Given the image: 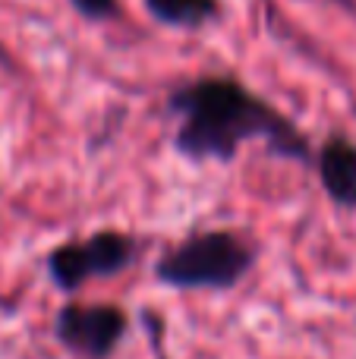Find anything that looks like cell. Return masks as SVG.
Wrapping results in <instances>:
<instances>
[{
  "mask_svg": "<svg viewBox=\"0 0 356 359\" xmlns=\"http://www.w3.org/2000/svg\"><path fill=\"white\" fill-rule=\"evenodd\" d=\"M142 252V240L126 230L104 227L88 236L63 240L54 246L44 259L50 284L60 293H79L92 280H107L123 274L126 268L136 265Z\"/></svg>",
  "mask_w": 356,
  "mask_h": 359,
  "instance_id": "cell-3",
  "label": "cell"
},
{
  "mask_svg": "<svg viewBox=\"0 0 356 359\" xmlns=\"http://www.w3.org/2000/svg\"><path fill=\"white\" fill-rule=\"evenodd\" d=\"M142 6L158 25L183 32L205 29L224 16L221 0H142Z\"/></svg>",
  "mask_w": 356,
  "mask_h": 359,
  "instance_id": "cell-6",
  "label": "cell"
},
{
  "mask_svg": "<svg viewBox=\"0 0 356 359\" xmlns=\"http://www.w3.org/2000/svg\"><path fill=\"white\" fill-rule=\"evenodd\" d=\"M69 6L88 22H111V19L123 16L120 0H69Z\"/></svg>",
  "mask_w": 356,
  "mask_h": 359,
  "instance_id": "cell-7",
  "label": "cell"
},
{
  "mask_svg": "<svg viewBox=\"0 0 356 359\" xmlns=\"http://www.w3.org/2000/svg\"><path fill=\"white\" fill-rule=\"evenodd\" d=\"M54 341L76 359H111L130 331V316L117 303L69 299L54 316Z\"/></svg>",
  "mask_w": 356,
  "mask_h": 359,
  "instance_id": "cell-4",
  "label": "cell"
},
{
  "mask_svg": "<svg viewBox=\"0 0 356 359\" xmlns=\"http://www.w3.org/2000/svg\"><path fill=\"white\" fill-rule=\"evenodd\" d=\"M259 249L237 230H199L164 249L151 265L158 284L170 290H233L256 268Z\"/></svg>",
  "mask_w": 356,
  "mask_h": 359,
  "instance_id": "cell-2",
  "label": "cell"
},
{
  "mask_svg": "<svg viewBox=\"0 0 356 359\" xmlns=\"http://www.w3.org/2000/svg\"><path fill=\"white\" fill-rule=\"evenodd\" d=\"M167 114L180 120L174 130V151L193 164H231L240 149L256 139L281 161H315L306 133L231 73L196 76L177 86L167 95Z\"/></svg>",
  "mask_w": 356,
  "mask_h": 359,
  "instance_id": "cell-1",
  "label": "cell"
},
{
  "mask_svg": "<svg viewBox=\"0 0 356 359\" xmlns=\"http://www.w3.org/2000/svg\"><path fill=\"white\" fill-rule=\"evenodd\" d=\"M315 174L338 208L356 211V142L344 133H331L315 151Z\"/></svg>",
  "mask_w": 356,
  "mask_h": 359,
  "instance_id": "cell-5",
  "label": "cell"
}]
</instances>
